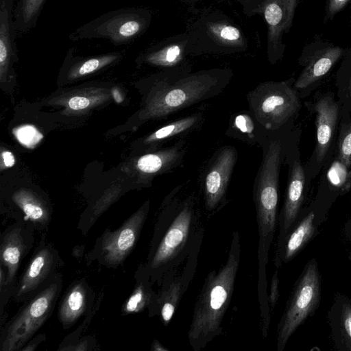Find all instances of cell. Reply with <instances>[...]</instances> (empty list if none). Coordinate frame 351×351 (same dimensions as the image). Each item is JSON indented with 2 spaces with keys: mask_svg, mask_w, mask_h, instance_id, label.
<instances>
[{
  "mask_svg": "<svg viewBox=\"0 0 351 351\" xmlns=\"http://www.w3.org/2000/svg\"><path fill=\"white\" fill-rule=\"evenodd\" d=\"M106 96L104 95H75L68 99L66 106L71 110L81 111L98 104L100 101L105 99Z\"/></svg>",
  "mask_w": 351,
  "mask_h": 351,
  "instance_id": "cell-30",
  "label": "cell"
},
{
  "mask_svg": "<svg viewBox=\"0 0 351 351\" xmlns=\"http://www.w3.org/2000/svg\"><path fill=\"white\" fill-rule=\"evenodd\" d=\"M13 134L22 145L29 149L34 148L43 138V134L34 125L30 124L14 128Z\"/></svg>",
  "mask_w": 351,
  "mask_h": 351,
  "instance_id": "cell-28",
  "label": "cell"
},
{
  "mask_svg": "<svg viewBox=\"0 0 351 351\" xmlns=\"http://www.w3.org/2000/svg\"><path fill=\"white\" fill-rule=\"evenodd\" d=\"M200 248L199 247L193 250L184 263L165 275L160 285L161 289L148 308L149 316L159 315L162 323L166 326L173 317L184 293L195 276Z\"/></svg>",
  "mask_w": 351,
  "mask_h": 351,
  "instance_id": "cell-12",
  "label": "cell"
},
{
  "mask_svg": "<svg viewBox=\"0 0 351 351\" xmlns=\"http://www.w3.org/2000/svg\"><path fill=\"white\" fill-rule=\"evenodd\" d=\"M34 228L19 221L1 234L0 267L5 271L6 283L14 290L21 262L34 243Z\"/></svg>",
  "mask_w": 351,
  "mask_h": 351,
  "instance_id": "cell-14",
  "label": "cell"
},
{
  "mask_svg": "<svg viewBox=\"0 0 351 351\" xmlns=\"http://www.w3.org/2000/svg\"><path fill=\"white\" fill-rule=\"evenodd\" d=\"M164 208L155 225L147 260L142 265L152 283L158 285L167 272L201 247L205 231L193 197L170 201Z\"/></svg>",
  "mask_w": 351,
  "mask_h": 351,
  "instance_id": "cell-1",
  "label": "cell"
},
{
  "mask_svg": "<svg viewBox=\"0 0 351 351\" xmlns=\"http://www.w3.org/2000/svg\"><path fill=\"white\" fill-rule=\"evenodd\" d=\"M152 351H169V349L162 346L157 339L153 341L151 346Z\"/></svg>",
  "mask_w": 351,
  "mask_h": 351,
  "instance_id": "cell-38",
  "label": "cell"
},
{
  "mask_svg": "<svg viewBox=\"0 0 351 351\" xmlns=\"http://www.w3.org/2000/svg\"><path fill=\"white\" fill-rule=\"evenodd\" d=\"M149 204L145 203L118 229L106 230L97 241L90 254L92 260L112 268L123 263L131 253L146 220Z\"/></svg>",
  "mask_w": 351,
  "mask_h": 351,
  "instance_id": "cell-10",
  "label": "cell"
},
{
  "mask_svg": "<svg viewBox=\"0 0 351 351\" xmlns=\"http://www.w3.org/2000/svg\"><path fill=\"white\" fill-rule=\"evenodd\" d=\"M350 0H330L328 5V17H332L341 10Z\"/></svg>",
  "mask_w": 351,
  "mask_h": 351,
  "instance_id": "cell-36",
  "label": "cell"
},
{
  "mask_svg": "<svg viewBox=\"0 0 351 351\" xmlns=\"http://www.w3.org/2000/svg\"><path fill=\"white\" fill-rule=\"evenodd\" d=\"M237 158L233 147H224L209 168L204 186V206L208 212L217 210L221 204Z\"/></svg>",
  "mask_w": 351,
  "mask_h": 351,
  "instance_id": "cell-15",
  "label": "cell"
},
{
  "mask_svg": "<svg viewBox=\"0 0 351 351\" xmlns=\"http://www.w3.org/2000/svg\"><path fill=\"white\" fill-rule=\"evenodd\" d=\"M152 14L145 8H127L108 12L75 29L72 40L102 38L115 45L126 44L148 29Z\"/></svg>",
  "mask_w": 351,
  "mask_h": 351,
  "instance_id": "cell-6",
  "label": "cell"
},
{
  "mask_svg": "<svg viewBox=\"0 0 351 351\" xmlns=\"http://www.w3.org/2000/svg\"><path fill=\"white\" fill-rule=\"evenodd\" d=\"M240 256V236L236 230L225 264L217 271L208 274L197 295L187 332L193 351H200L222 334V322L232 298Z\"/></svg>",
  "mask_w": 351,
  "mask_h": 351,
  "instance_id": "cell-3",
  "label": "cell"
},
{
  "mask_svg": "<svg viewBox=\"0 0 351 351\" xmlns=\"http://www.w3.org/2000/svg\"><path fill=\"white\" fill-rule=\"evenodd\" d=\"M339 47H328L317 52L295 82L297 88H304L325 75L341 56Z\"/></svg>",
  "mask_w": 351,
  "mask_h": 351,
  "instance_id": "cell-22",
  "label": "cell"
},
{
  "mask_svg": "<svg viewBox=\"0 0 351 351\" xmlns=\"http://www.w3.org/2000/svg\"><path fill=\"white\" fill-rule=\"evenodd\" d=\"M15 158L12 152L3 150L1 153V169L10 168L15 164Z\"/></svg>",
  "mask_w": 351,
  "mask_h": 351,
  "instance_id": "cell-35",
  "label": "cell"
},
{
  "mask_svg": "<svg viewBox=\"0 0 351 351\" xmlns=\"http://www.w3.org/2000/svg\"><path fill=\"white\" fill-rule=\"evenodd\" d=\"M317 128V159L322 162L330 145L338 116V106L329 96L319 99L315 106Z\"/></svg>",
  "mask_w": 351,
  "mask_h": 351,
  "instance_id": "cell-20",
  "label": "cell"
},
{
  "mask_svg": "<svg viewBox=\"0 0 351 351\" xmlns=\"http://www.w3.org/2000/svg\"><path fill=\"white\" fill-rule=\"evenodd\" d=\"M305 176L298 160L294 161L287 184L285 203L280 219L278 245L283 244L286 235L294 223L303 201Z\"/></svg>",
  "mask_w": 351,
  "mask_h": 351,
  "instance_id": "cell-17",
  "label": "cell"
},
{
  "mask_svg": "<svg viewBox=\"0 0 351 351\" xmlns=\"http://www.w3.org/2000/svg\"><path fill=\"white\" fill-rule=\"evenodd\" d=\"M338 158L347 167L351 165V122L341 127L338 140Z\"/></svg>",
  "mask_w": 351,
  "mask_h": 351,
  "instance_id": "cell-29",
  "label": "cell"
},
{
  "mask_svg": "<svg viewBox=\"0 0 351 351\" xmlns=\"http://www.w3.org/2000/svg\"><path fill=\"white\" fill-rule=\"evenodd\" d=\"M60 265L58 251L44 239L34 251L12 294L17 302H25L43 290L57 274Z\"/></svg>",
  "mask_w": 351,
  "mask_h": 351,
  "instance_id": "cell-13",
  "label": "cell"
},
{
  "mask_svg": "<svg viewBox=\"0 0 351 351\" xmlns=\"http://www.w3.org/2000/svg\"><path fill=\"white\" fill-rule=\"evenodd\" d=\"M341 326L344 338L351 350V305L344 303L341 310Z\"/></svg>",
  "mask_w": 351,
  "mask_h": 351,
  "instance_id": "cell-32",
  "label": "cell"
},
{
  "mask_svg": "<svg viewBox=\"0 0 351 351\" xmlns=\"http://www.w3.org/2000/svg\"><path fill=\"white\" fill-rule=\"evenodd\" d=\"M314 218L313 212L308 213L286 238L281 248L282 261H290L312 237L315 232Z\"/></svg>",
  "mask_w": 351,
  "mask_h": 351,
  "instance_id": "cell-25",
  "label": "cell"
},
{
  "mask_svg": "<svg viewBox=\"0 0 351 351\" xmlns=\"http://www.w3.org/2000/svg\"><path fill=\"white\" fill-rule=\"evenodd\" d=\"M136 283L132 293L125 301L121 307V314L138 313L148 308L156 299L157 293L152 289V285L149 275L142 265L136 273Z\"/></svg>",
  "mask_w": 351,
  "mask_h": 351,
  "instance_id": "cell-23",
  "label": "cell"
},
{
  "mask_svg": "<svg viewBox=\"0 0 351 351\" xmlns=\"http://www.w3.org/2000/svg\"><path fill=\"white\" fill-rule=\"evenodd\" d=\"M200 116L194 114L173 121L152 132L144 140L146 144L166 141L168 138L184 133L193 128L199 121Z\"/></svg>",
  "mask_w": 351,
  "mask_h": 351,
  "instance_id": "cell-27",
  "label": "cell"
},
{
  "mask_svg": "<svg viewBox=\"0 0 351 351\" xmlns=\"http://www.w3.org/2000/svg\"><path fill=\"white\" fill-rule=\"evenodd\" d=\"M46 0H18L14 10L15 29L25 32L34 27Z\"/></svg>",
  "mask_w": 351,
  "mask_h": 351,
  "instance_id": "cell-26",
  "label": "cell"
},
{
  "mask_svg": "<svg viewBox=\"0 0 351 351\" xmlns=\"http://www.w3.org/2000/svg\"><path fill=\"white\" fill-rule=\"evenodd\" d=\"M191 55V38L187 32L165 38L143 52L138 61L154 66L170 69L185 63Z\"/></svg>",
  "mask_w": 351,
  "mask_h": 351,
  "instance_id": "cell-16",
  "label": "cell"
},
{
  "mask_svg": "<svg viewBox=\"0 0 351 351\" xmlns=\"http://www.w3.org/2000/svg\"><path fill=\"white\" fill-rule=\"evenodd\" d=\"M232 75V70L227 68L192 72L186 62L166 69L154 79L141 118L161 119L216 96Z\"/></svg>",
  "mask_w": 351,
  "mask_h": 351,
  "instance_id": "cell-2",
  "label": "cell"
},
{
  "mask_svg": "<svg viewBox=\"0 0 351 351\" xmlns=\"http://www.w3.org/2000/svg\"><path fill=\"white\" fill-rule=\"evenodd\" d=\"M62 286V276L58 272L43 290L25 302L18 313L1 328V351L21 350L30 340L51 315Z\"/></svg>",
  "mask_w": 351,
  "mask_h": 351,
  "instance_id": "cell-4",
  "label": "cell"
},
{
  "mask_svg": "<svg viewBox=\"0 0 351 351\" xmlns=\"http://www.w3.org/2000/svg\"><path fill=\"white\" fill-rule=\"evenodd\" d=\"M17 59L15 27L5 3H0V80L5 82Z\"/></svg>",
  "mask_w": 351,
  "mask_h": 351,
  "instance_id": "cell-21",
  "label": "cell"
},
{
  "mask_svg": "<svg viewBox=\"0 0 351 351\" xmlns=\"http://www.w3.org/2000/svg\"><path fill=\"white\" fill-rule=\"evenodd\" d=\"M191 38V55H230L248 48L244 34L226 15L218 10L203 12L186 31Z\"/></svg>",
  "mask_w": 351,
  "mask_h": 351,
  "instance_id": "cell-5",
  "label": "cell"
},
{
  "mask_svg": "<svg viewBox=\"0 0 351 351\" xmlns=\"http://www.w3.org/2000/svg\"><path fill=\"white\" fill-rule=\"evenodd\" d=\"M319 298V274L317 263L311 260L300 276L278 325V351L283 350L289 337L313 312Z\"/></svg>",
  "mask_w": 351,
  "mask_h": 351,
  "instance_id": "cell-8",
  "label": "cell"
},
{
  "mask_svg": "<svg viewBox=\"0 0 351 351\" xmlns=\"http://www.w3.org/2000/svg\"><path fill=\"white\" fill-rule=\"evenodd\" d=\"M45 339V336L43 334H40L34 338L33 340H29L27 345H25L21 350L22 351H32L35 350L37 346Z\"/></svg>",
  "mask_w": 351,
  "mask_h": 351,
  "instance_id": "cell-37",
  "label": "cell"
},
{
  "mask_svg": "<svg viewBox=\"0 0 351 351\" xmlns=\"http://www.w3.org/2000/svg\"><path fill=\"white\" fill-rule=\"evenodd\" d=\"M236 128L243 133L249 135L252 134L254 123L250 117L246 114H239L234 120Z\"/></svg>",
  "mask_w": 351,
  "mask_h": 351,
  "instance_id": "cell-34",
  "label": "cell"
},
{
  "mask_svg": "<svg viewBox=\"0 0 351 351\" xmlns=\"http://www.w3.org/2000/svg\"><path fill=\"white\" fill-rule=\"evenodd\" d=\"M280 153V142L271 141L254 185V202L256 221L263 225H276Z\"/></svg>",
  "mask_w": 351,
  "mask_h": 351,
  "instance_id": "cell-11",
  "label": "cell"
},
{
  "mask_svg": "<svg viewBox=\"0 0 351 351\" xmlns=\"http://www.w3.org/2000/svg\"><path fill=\"white\" fill-rule=\"evenodd\" d=\"M347 167L342 162H335L331 167L329 172L328 177L331 183L337 186H343L346 182Z\"/></svg>",
  "mask_w": 351,
  "mask_h": 351,
  "instance_id": "cell-31",
  "label": "cell"
},
{
  "mask_svg": "<svg viewBox=\"0 0 351 351\" xmlns=\"http://www.w3.org/2000/svg\"><path fill=\"white\" fill-rule=\"evenodd\" d=\"M73 49L68 55L71 60L66 69V78L73 80L98 71L116 63L122 58L121 52H111L87 58H72Z\"/></svg>",
  "mask_w": 351,
  "mask_h": 351,
  "instance_id": "cell-24",
  "label": "cell"
},
{
  "mask_svg": "<svg viewBox=\"0 0 351 351\" xmlns=\"http://www.w3.org/2000/svg\"><path fill=\"white\" fill-rule=\"evenodd\" d=\"M93 291L84 280L75 281L64 293L58 309L63 328L73 326L91 307Z\"/></svg>",
  "mask_w": 351,
  "mask_h": 351,
  "instance_id": "cell-18",
  "label": "cell"
},
{
  "mask_svg": "<svg viewBox=\"0 0 351 351\" xmlns=\"http://www.w3.org/2000/svg\"><path fill=\"white\" fill-rule=\"evenodd\" d=\"M247 16L262 15L267 27V55L274 64L285 51L283 36L290 29L298 0H234Z\"/></svg>",
  "mask_w": 351,
  "mask_h": 351,
  "instance_id": "cell-9",
  "label": "cell"
},
{
  "mask_svg": "<svg viewBox=\"0 0 351 351\" xmlns=\"http://www.w3.org/2000/svg\"><path fill=\"white\" fill-rule=\"evenodd\" d=\"M14 1V0H0V3H2V2L5 3L6 8H8V10L11 15H13L12 11H13Z\"/></svg>",
  "mask_w": 351,
  "mask_h": 351,
  "instance_id": "cell-39",
  "label": "cell"
},
{
  "mask_svg": "<svg viewBox=\"0 0 351 351\" xmlns=\"http://www.w3.org/2000/svg\"><path fill=\"white\" fill-rule=\"evenodd\" d=\"M350 91L351 92V79H350Z\"/></svg>",
  "mask_w": 351,
  "mask_h": 351,
  "instance_id": "cell-42",
  "label": "cell"
},
{
  "mask_svg": "<svg viewBox=\"0 0 351 351\" xmlns=\"http://www.w3.org/2000/svg\"><path fill=\"white\" fill-rule=\"evenodd\" d=\"M177 1L182 2L183 3H185V4H188V5H193V4L199 2L201 0H177Z\"/></svg>",
  "mask_w": 351,
  "mask_h": 351,
  "instance_id": "cell-41",
  "label": "cell"
},
{
  "mask_svg": "<svg viewBox=\"0 0 351 351\" xmlns=\"http://www.w3.org/2000/svg\"><path fill=\"white\" fill-rule=\"evenodd\" d=\"M12 200L22 215L21 221L43 230L49 225L51 210L47 203L29 189H21L12 195Z\"/></svg>",
  "mask_w": 351,
  "mask_h": 351,
  "instance_id": "cell-19",
  "label": "cell"
},
{
  "mask_svg": "<svg viewBox=\"0 0 351 351\" xmlns=\"http://www.w3.org/2000/svg\"><path fill=\"white\" fill-rule=\"evenodd\" d=\"M112 95L115 99V100L117 101V102H121L122 101V99L121 98V95H120V93L118 91V90L115 89L114 90H112Z\"/></svg>",
  "mask_w": 351,
  "mask_h": 351,
  "instance_id": "cell-40",
  "label": "cell"
},
{
  "mask_svg": "<svg viewBox=\"0 0 351 351\" xmlns=\"http://www.w3.org/2000/svg\"><path fill=\"white\" fill-rule=\"evenodd\" d=\"M250 110L256 121L267 130L284 125L300 108L296 91L286 82H266L247 95Z\"/></svg>",
  "mask_w": 351,
  "mask_h": 351,
  "instance_id": "cell-7",
  "label": "cell"
},
{
  "mask_svg": "<svg viewBox=\"0 0 351 351\" xmlns=\"http://www.w3.org/2000/svg\"><path fill=\"white\" fill-rule=\"evenodd\" d=\"M278 286L279 279L278 276V271L276 270L271 278L270 291L269 295H267V302L271 313L275 308L279 298Z\"/></svg>",
  "mask_w": 351,
  "mask_h": 351,
  "instance_id": "cell-33",
  "label": "cell"
}]
</instances>
